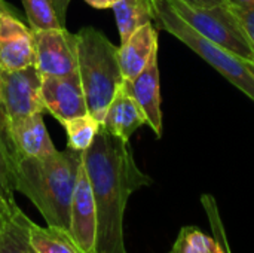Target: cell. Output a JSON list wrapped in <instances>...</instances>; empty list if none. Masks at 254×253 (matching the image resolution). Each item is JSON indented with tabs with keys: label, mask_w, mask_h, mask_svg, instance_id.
Listing matches in <instances>:
<instances>
[{
	"label": "cell",
	"mask_w": 254,
	"mask_h": 253,
	"mask_svg": "<svg viewBox=\"0 0 254 253\" xmlns=\"http://www.w3.org/2000/svg\"><path fill=\"white\" fill-rule=\"evenodd\" d=\"M83 167L97 204L98 231L95 253H127L124 216L129 197L152 179L134 158L129 142L109 133L103 125L83 152Z\"/></svg>",
	"instance_id": "obj_1"
},
{
	"label": "cell",
	"mask_w": 254,
	"mask_h": 253,
	"mask_svg": "<svg viewBox=\"0 0 254 253\" xmlns=\"http://www.w3.org/2000/svg\"><path fill=\"white\" fill-rule=\"evenodd\" d=\"M83 163V152L70 148L43 158H21L15 170V189L39 210L46 225L70 230L71 200Z\"/></svg>",
	"instance_id": "obj_2"
},
{
	"label": "cell",
	"mask_w": 254,
	"mask_h": 253,
	"mask_svg": "<svg viewBox=\"0 0 254 253\" xmlns=\"http://www.w3.org/2000/svg\"><path fill=\"white\" fill-rule=\"evenodd\" d=\"M77 36V72L86 97L88 112L103 122L110 101L124 84L119 48L94 27H83Z\"/></svg>",
	"instance_id": "obj_3"
},
{
	"label": "cell",
	"mask_w": 254,
	"mask_h": 253,
	"mask_svg": "<svg viewBox=\"0 0 254 253\" xmlns=\"http://www.w3.org/2000/svg\"><path fill=\"white\" fill-rule=\"evenodd\" d=\"M152 6L153 22L158 28L168 31L195 54L220 72L231 84L243 91L252 101H254V78L246 67L244 61L231 54L225 48L205 39L196 33L186 21H183L167 0H149Z\"/></svg>",
	"instance_id": "obj_4"
},
{
	"label": "cell",
	"mask_w": 254,
	"mask_h": 253,
	"mask_svg": "<svg viewBox=\"0 0 254 253\" xmlns=\"http://www.w3.org/2000/svg\"><path fill=\"white\" fill-rule=\"evenodd\" d=\"M176 13L186 21L196 33L216 45L225 48L238 58L254 60V49L250 45L241 24L228 6L199 7L185 0H167Z\"/></svg>",
	"instance_id": "obj_5"
},
{
	"label": "cell",
	"mask_w": 254,
	"mask_h": 253,
	"mask_svg": "<svg viewBox=\"0 0 254 253\" xmlns=\"http://www.w3.org/2000/svg\"><path fill=\"white\" fill-rule=\"evenodd\" d=\"M34 64L42 75L65 76L77 72V36L67 28L31 30Z\"/></svg>",
	"instance_id": "obj_6"
},
{
	"label": "cell",
	"mask_w": 254,
	"mask_h": 253,
	"mask_svg": "<svg viewBox=\"0 0 254 253\" xmlns=\"http://www.w3.org/2000/svg\"><path fill=\"white\" fill-rule=\"evenodd\" d=\"M0 81L3 100L10 121L31 113L46 112L42 98V75L36 64L19 70L0 69Z\"/></svg>",
	"instance_id": "obj_7"
},
{
	"label": "cell",
	"mask_w": 254,
	"mask_h": 253,
	"mask_svg": "<svg viewBox=\"0 0 254 253\" xmlns=\"http://www.w3.org/2000/svg\"><path fill=\"white\" fill-rule=\"evenodd\" d=\"M42 98L46 110L61 125L76 116L89 113L79 72L42 78Z\"/></svg>",
	"instance_id": "obj_8"
},
{
	"label": "cell",
	"mask_w": 254,
	"mask_h": 253,
	"mask_svg": "<svg viewBox=\"0 0 254 253\" xmlns=\"http://www.w3.org/2000/svg\"><path fill=\"white\" fill-rule=\"evenodd\" d=\"M98 231L97 204L91 189L88 174L83 163L79 170L71 209H70V230L68 233L85 253H95Z\"/></svg>",
	"instance_id": "obj_9"
},
{
	"label": "cell",
	"mask_w": 254,
	"mask_h": 253,
	"mask_svg": "<svg viewBox=\"0 0 254 253\" xmlns=\"http://www.w3.org/2000/svg\"><path fill=\"white\" fill-rule=\"evenodd\" d=\"M34 64V43L28 30L13 13L0 15V69L19 70Z\"/></svg>",
	"instance_id": "obj_10"
},
{
	"label": "cell",
	"mask_w": 254,
	"mask_h": 253,
	"mask_svg": "<svg viewBox=\"0 0 254 253\" xmlns=\"http://www.w3.org/2000/svg\"><path fill=\"white\" fill-rule=\"evenodd\" d=\"M127 91L141 107L147 125L156 137L162 136V109H161V81L158 67V51L152 55L143 72L131 81H124Z\"/></svg>",
	"instance_id": "obj_11"
},
{
	"label": "cell",
	"mask_w": 254,
	"mask_h": 253,
	"mask_svg": "<svg viewBox=\"0 0 254 253\" xmlns=\"http://www.w3.org/2000/svg\"><path fill=\"white\" fill-rule=\"evenodd\" d=\"M10 133L19 160L43 158L57 151L43 122V113L40 112L10 121Z\"/></svg>",
	"instance_id": "obj_12"
},
{
	"label": "cell",
	"mask_w": 254,
	"mask_h": 253,
	"mask_svg": "<svg viewBox=\"0 0 254 253\" xmlns=\"http://www.w3.org/2000/svg\"><path fill=\"white\" fill-rule=\"evenodd\" d=\"M158 51V31L155 22H149L134 31L119 46V64L124 81L138 76Z\"/></svg>",
	"instance_id": "obj_13"
},
{
	"label": "cell",
	"mask_w": 254,
	"mask_h": 253,
	"mask_svg": "<svg viewBox=\"0 0 254 253\" xmlns=\"http://www.w3.org/2000/svg\"><path fill=\"white\" fill-rule=\"evenodd\" d=\"M144 124H147V119L141 107L122 84L118 88L113 100L110 101L101 125L109 133L129 142L131 136Z\"/></svg>",
	"instance_id": "obj_14"
},
{
	"label": "cell",
	"mask_w": 254,
	"mask_h": 253,
	"mask_svg": "<svg viewBox=\"0 0 254 253\" xmlns=\"http://www.w3.org/2000/svg\"><path fill=\"white\" fill-rule=\"evenodd\" d=\"M202 204L208 215L211 227L216 231V239L207 236L198 227H185L180 230V234L198 253H231L228 248V242L225 239V231L220 222V216L214 198L211 195H202Z\"/></svg>",
	"instance_id": "obj_15"
},
{
	"label": "cell",
	"mask_w": 254,
	"mask_h": 253,
	"mask_svg": "<svg viewBox=\"0 0 254 253\" xmlns=\"http://www.w3.org/2000/svg\"><path fill=\"white\" fill-rule=\"evenodd\" d=\"M31 30L65 28L70 0H22Z\"/></svg>",
	"instance_id": "obj_16"
},
{
	"label": "cell",
	"mask_w": 254,
	"mask_h": 253,
	"mask_svg": "<svg viewBox=\"0 0 254 253\" xmlns=\"http://www.w3.org/2000/svg\"><path fill=\"white\" fill-rule=\"evenodd\" d=\"M112 9L115 12L121 43L143 25L153 22L152 6L149 0H119L112 6Z\"/></svg>",
	"instance_id": "obj_17"
},
{
	"label": "cell",
	"mask_w": 254,
	"mask_h": 253,
	"mask_svg": "<svg viewBox=\"0 0 254 253\" xmlns=\"http://www.w3.org/2000/svg\"><path fill=\"white\" fill-rule=\"evenodd\" d=\"M31 243L37 253H85L67 230L31 224Z\"/></svg>",
	"instance_id": "obj_18"
},
{
	"label": "cell",
	"mask_w": 254,
	"mask_h": 253,
	"mask_svg": "<svg viewBox=\"0 0 254 253\" xmlns=\"http://www.w3.org/2000/svg\"><path fill=\"white\" fill-rule=\"evenodd\" d=\"M31 224L21 209L10 216L0 237V253H37L31 243Z\"/></svg>",
	"instance_id": "obj_19"
},
{
	"label": "cell",
	"mask_w": 254,
	"mask_h": 253,
	"mask_svg": "<svg viewBox=\"0 0 254 253\" xmlns=\"http://www.w3.org/2000/svg\"><path fill=\"white\" fill-rule=\"evenodd\" d=\"M63 127L67 134V148L77 152H85L98 134L101 122L91 113H85L64 122Z\"/></svg>",
	"instance_id": "obj_20"
},
{
	"label": "cell",
	"mask_w": 254,
	"mask_h": 253,
	"mask_svg": "<svg viewBox=\"0 0 254 253\" xmlns=\"http://www.w3.org/2000/svg\"><path fill=\"white\" fill-rule=\"evenodd\" d=\"M15 192V167L0 143V209L9 218L19 210Z\"/></svg>",
	"instance_id": "obj_21"
},
{
	"label": "cell",
	"mask_w": 254,
	"mask_h": 253,
	"mask_svg": "<svg viewBox=\"0 0 254 253\" xmlns=\"http://www.w3.org/2000/svg\"><path fill=\"white\" fill-rule=\"evenodd\" d=\"M0 143H1L4 152L7 154L9 160L12 161V164H13V167L16 170V166L19 163V155H18V151L15 148L12 133H10V119H9L6 104H4V100H3L1 81H0Z\"/></svg>",
	"instance_id": "obj_22"
},
{
	"label": "cell",
	"mask_w": 254,
	"mask_h": 253,
	"mask_svg": "<svg viewBox=\"0 0 254 253\" xmlns=\"http://www.w3.org/2000/svg\"><path fill=\"white\" fill-rule=\"evenodd\" d=\"M228 7L231 9V12L235 15V18L241 24L250 45L254 49V6H252V7H238V6L228 4Z\"/></svg>",
	"instance_id": "obj_23"
},
{
	"label": "cell",
	"mask_w": 254,
	"mask_h": 253,
	"mask_svg": "<svg viewBox=\"0 0 254 253\" xmlns=\"http://www.w3.org/2000/svg\"><path fill=\"white\" fill-rule=\"evenodd\" d=\"M168 253H198L189 243H188V240L179 233V237H177V240H176V243L173 245V248H171V251Z\"/></svg>",
	"instance_id": "obj_24"
},
{
	"label": "cell",
	"mask_w": 254,
	"mask_h": 253,
	"mask_svg": "<svg viewBox=\"0 0 254 253\" xmlns=\"http://www.w3.org/2000/svg\"><path fill=\"white\" fill-rule=\"evenodd\" d=\"M189 4L199 7H214V6H228V0H185Z\"/></svg>",
	"instance_id": "obj_25"
},
{
	"label": "cell",
	"mask_w": 254,
	"mask_h": 253,
	"mask_svg": "<svg viewBox=\"0 0 254 253\" xmlns=\"http://www.w3.org/2000/svg\"><path fill=\"white\" fill-rule=\"evenodd\" d=\"M88 4H91L92 7H97V9H107V7H112L115 3H118L119 0H85Z\"/></svg>",
	"instance_id": "obj_26"
},
{
	"label": "cell",
	"mask_w": 254,
	"mask_h": 253,
	"mask_svg": "<svg viewBox=\"0 0 254 253\" xmlns=\"http://www.w3.org/2000/svg\"><path fill=\"white\" fill-rule=\"evenodd\" d=\"M4 12H9V13L16 15V9H15L13 6L7 4L4 0H0V15H1V13H4Z\"/></svg>",
	"instance_id": "obj_27"
},
{
	"label": "cell",
	"mask_w": 254,
	"mask_h": 253,
	"mask_svg": "<svg viewBox=\"0 0 254 253\" xmlns=\"http://www.w3.org/2000/svg\"><path fill=\"white\" fill-rule=\"evenodd\" d=\"M7 219H9V216L0 209V237H1V234H3V230H4V227H6Z\"/></svg>",
	"instance_id": "obj_28"
},
{
	"label": "cell",
	"mask_w": 254,
	"mask_h": 253,
	"mask_svg": "<svg viewBox=\"0 0 254 253\" xmlns=\"http://www.w3.org/2000/svg\"><path fill=\"white\" fill-rule=\"evenodd\" d=\"M244 61V60H243ZM244 64H246V67L250 70V73L253 75L254 78V60H247V61H244Z\"/></svg>",
	"instance_id": "obj_29"
}]
</instances>
